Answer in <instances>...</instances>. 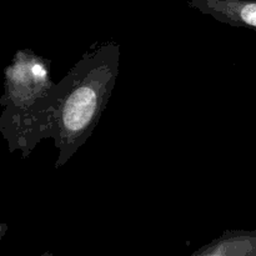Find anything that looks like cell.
<instances>
[{
  "instance_id": "cell-1",
  "label": "cell",
  "mask_w": 256,
  "mask_h": 256,
  "mask_svg": "<svg viewBox=\"0 0 256 256\" xmlns=\"http://www.w3.org/2000/svg\"><path fill=\"white\" fill-rule=\"evenodd\" d=\"M120 55L114 40L92 42L55 82L42 132V139L54 140L55 169L74 156L99 124L119 76Z\"/></svg>"
},
{
  "instance_id": "cell-2",
  "label": "cell",
  "mask_w": 256,
  "mask_h": 256,
  "mask_svg": "<svg viewBox=\"0 0 256 256\" xmlns=\"http://www.w3.org/2000/svg\"><path fill=\"white\" fill-rule=\"evenodd\" d=\"M188 4L216 22L256 30V0H190Z\"/></svg>"
},
{
  "instance_id": "cell-3",
  "label": "cell",
  "mask_w": 256,
  "mask_h": 256,
  "mask_svg": "<svg viewBox=\"0 0 256 256\" xmlns=\"http://www.w3.org/2000/svg\"><path fill=\"white\" fill-rule=\"evenodd\" d=\"M190 256H256V230H225Z\"/></svg>"
},
{
  "instance_id": "cell-4",
  "label": "cell",
  "mask_w": 256,
  "mask_h": 256,
  "mask_svg": "<svg viewBox=\"0 0 256 256\" xmlns=\"http://www.w3.org/2000/svg\"><path fill=\"white\" fill-rule=\"evenodd\" d=\"M42 256H52V252H45V254H42Z\"/></svg>"
}]
</instances>
